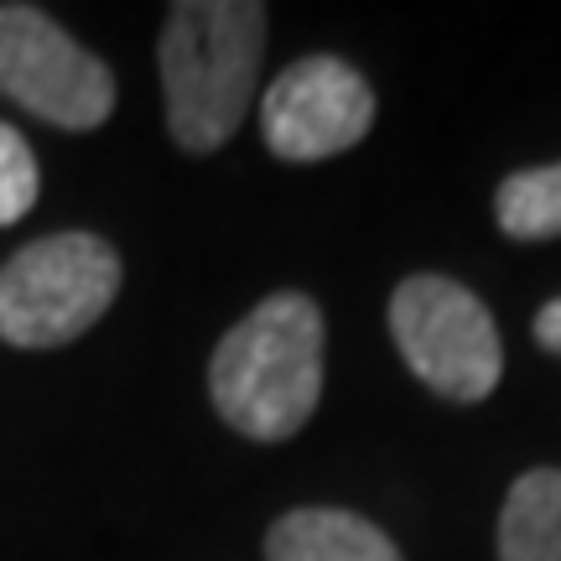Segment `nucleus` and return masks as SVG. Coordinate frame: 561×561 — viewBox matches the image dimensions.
<instances>
[{"instance_id": "nucleus-2", "label": "nucleus", "mask_w": 561, "mask_h": 561, "mask_svg": "<svg viewBox=\"0 0 561 561\" xmlns=\"http://www.w3.org/2000/svg\"><path fill=\"white\" fill-rule=\"evenodd\" d=\"M265 53V5L255 0H178L161 26L167 130L182 151L208 157L240 130Z\"/></svg>"}, {"instance_id": "nucleus-5", "label": "nucleus", "mask_w": 561, "mask_h": 561, "mask_svg": "<svg viewBox=\"0 0 561 561\" xmlns=\"http://www.w3.org/2000/svg\"><path fill=\"white\" fill-rule=\"evenodd\" d=\"M0 94L58 130H94L115 110V73L37 5H0Z\"/></svg>"}, {"instance_id": "nucleus-9", "label": "nucleus", "mask_w": 561, "mask_h": 561, "mask_svg": "<svg viewBox=\"0 0 561 561\" xmlns=\"http://www.w3.org/2000/svg\"><path fill=\"white\" fill-rule=\"evenodd\" d=\"M494 219L510 240H557L561 234V161L510 172L494 193Z\"/></svg>"}, {"instance_id": "nucleus-11", "label": "nucleus", "mask_w": 561, "mask_h": 561, "mask_svg": "<svg viewBox=\"0 0 561 561\" xmlns=\"http://www.w3.org/2000/svg\"><path fill=\"white\" fill-rule=\"evenodd\" d=\"M536 343L561 359V297H551L541 312H536Z\"/></svg>"}, {"instance_id": "nucleus-10", "label": "nucleus", "mask_w": 561, "mask_h": 561, "mask_svg": "<svg viewBox=\"0 0 561 561\" xmlns=\"http://www.w3.org/2000/svg\"><path fill=\"white\" fill-rule=\"evenodd\" d=\"M37 187H42V172H37V157H32L26 136H21L16 125L0 121V229L32 214Z\"/></svg>"}, {"instance_id": "nucleus-1", "label": "nucleus", "mask_w": 561, "mask_h": 561, "mask_svg": "<svg viewBox=\"0 0 561 561\" xmlns=\"http://www.w3.org/2000/svg\"><path fill=\"white\" fill-rule=\"evenodd\" d=\"M328 328L312 297L276 291L250 307L208 359V396L250 442H286L312 421L322 396Z\"/></svg>"}, {"instance_id": "nucleus-8", "label": "nucleus", "mask_w": 561, "mask_h": 561, "mask_svg": "<svg viewBox=\"0 0 561 561\" xmlns=\"http://www.w3.org/2000/svg\"><path fill=\"white\" fill-rule=\"evenodd\" d=\"M500 561H561V468H530L500 510Z\"/></svg>"}, {"instance_id": "nucleus-3", "label": "nucleus", "mask_w": 561, "mask_h": 561, "mask_svg": "<svg viewBox=\"0 0 561 561\" xmlns=\"http://www.w3.org/2000/svg\"><path fill=\"white\" fill-rule=\"evenodd\" d=\"M121 291V255L100 234H47L0 265V339L11 348H62L83 339Z\"/></svg>"}, {"instance_id": "nucleus-7", "label": "nucleus", "mask_w": 561, "mask_h": 561, "mask_svg": "<svg viewBox=\"0 0 561 561\" xmlns=\"http://www.w3.org/2000/svg\"><path fill=\"white\" fill-rule=\"evenodd\" d=\"M265 561H401V551L364 515H348V510H286L265 536Z\"/></svg>"}, {"instance_id": "nucleus-4", "label": "nucleus", "mask_w": 561, "mask_h": 561, "mask_svg": "<svg viewBox=\"0 0 561 561\" xmlns=\"http://www.w3.org/2000/svg\"><path fill=\"white\" fill-rule=\"evenodd\" d=\"M390 333L405 369L447 401H483L504 375L494 312L453 276H405L390 297Z\"/></svg>"}, {"instance_id": "nucleus-6", "label": "nucleus", "mask_w": 561, "mask_h": 561, "mask_svg": "<svg viewBox=\"0 0 561 561\" xmlns=\"http://www.w3.org/2000/svg\"><path fill=\"white\" fill-rule=\"evenodd\" d=\"M375 125V89L343 58H301L261 100V136L280 161H328Z\"/></svg>"}]
</instances>
